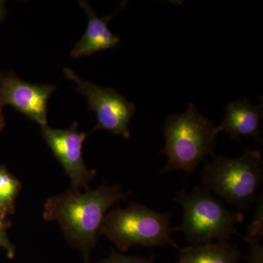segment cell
I'll return each instance as SVG.
<instances>
[{
	"label": "cell",
	"mask_w": 263,
	"mask_h": 263,
	"mask_svg": "<svg viewBox=\"0 0 263 263\" xmlns=\"http://www.w3.org/2000/svg\"><path fill=\"white\" fill-rule=\"evenodd\" d=\"M129 195L119 185L103 184L85 193L70 190L48 198L43 216L46 221L58 222L66 239L82 252L88 262L91 250L98 245L99 230L107 211Z\"/></svg>",
	"instance_id": "6da1fadb"
},
{
	"label": "cell",
	"mask_w": 263,
	"mask_h": 263,
	"mask_svg": "<svg viewBox=\"0 0 263 263\" xmlns=\"http://www.w3.org/2000/svg\"><path fill=\"white\" fill-rule=\"evenodd\" d=\"M165 145L161 155L167 164L161 174L182 171L193 174L208 156L214 155L218 132L210 119L200 114L193 103L181 115H170L164 123Z\"/></svg>",
	"instance_id": "7a4b0ae2"
},
{
	"label": "cell",
	"mask_w": 263,
	"mask_h": 263,
	"mask_svg": "<svg viewBox=\"0 0 263 263\" xmlns=\"http://www.w3.org/2000/svg\"><path fill=\"white\" fill-rule=\"evenodd\" d=\"M174 201L183 209L182 222L175 233H182L191 246L228 241L245 219L243 212H231L206 188L178 192Z\"/></svg>",
	"instance_id": "3957f363"
},
{
	"label": "cell",
	"mask_w": 263,
	"mask_h": 263,
	"mask_svg": "<svg viewBox=\"0 0 263 263\" xmlns=\"http://www.w3.org/2000/svg\"><path fill=\"white\" fill-rule=\"evenodd\" d=\"M212 157L201 173L204 186L238 210L250 209L258 200L257 191L263 180L260 152L245 149L235 158L215 155Z\"/></svg>",
	"instance_id": "277c9868"
},
{
	"label": "cell",
	"mask_w": 263,
	"mask_h": 263,
	"mask_svg": "<svg viewBox=\"0 0 263 263\" xmlns=\"http://www.w3.org/2000/svg\"><path fill=\"white\" fill-rule=\"evenodd\" d=\"M172 216V213L132 202L126 209L115 208L106 214L98 235H105L122 252L135 246L178 248L172 237L174 228L170 226Z\"/></svg>",
	"instance_id": "5b68a950"
},
{
	"label": "cell",
	"mask_w": 263,
	"mask_h": 263,
	"mask_svg": "<svg viewBox=\"0 0 263 263\" xmlns=\"http://www.w3.org/2000/svg\"><path fill=\"white\" fill-rule=\"evenodd\" d=\"M63 72L69 80L75 83L78 92L84 95L90 110L96 114L98 122L90 133L108 130L126 139L129 138V125L136 112L135 104L117 90L84 80L68 67H65Z\"/></svg>",
	"instance_id": "8992f818"
},
{
	"label": "cell",
	"mask_w": 263,
	"mask_h": 263,
	"mask_svg": "<svg viewBox=\"0 0 263 263\" xmlns=\"http://www.w3.org/2000/svg\"><path fill=\"white\" fill-rule=\"evenodd\" d=\"M41 127L43 138L70 178L71 190H88L96 171L88 168L83 159V143L87 133L79 131L77 122L67 129H53L48 124Z\"/></svg>",
	"instance_id": "52a82bcc"
},
{
	"label": "cell",
	"mask_w": 263,
	"mask_h": 263,
	"mask_svg": "<svg viewBox=\"0 0 263 263\" xmlns=\"http://www.w3.org/2000/svg\"><path fill=\"white\" fill-rule=\"evenodd\" d=\"M57 89L51 84H36L21 80L14 75L0 80V98L41 127L47 125L48 103Z\"/></svg>",
	"instance_id": "ba28073f"
},
{
	"label": "cell",
	"mask_w": 263,
	"mask_h": 263,
	"mask_svg": "<svg viewBox=\"0 0 263 263\" xmlns=\"http://www.w3.org/2000/svg\"><path fill=\"white\" fill-rule=\"evenodd\" d=\"M79 5L87 15V27L83 37L72 48L70 56L74 59L91 56L99 51L119 46L121 42L120 37L110 32L108 23L118 13L125 8L127 2H122L113 13L103 17H99L88 2L79 1Z\"/></svg>",
	"instance_id": "9c48e42d"
},
{
	"label": "cell",
	"mask_w": 263,
	"mask_h": 263,
	"mask_svg": "<svg viewBox=\"0 0 263 263\" xmlns=\"http://www.w3.org/2000/svg\"><path fill=\"white\" fill-rule=\"evenodd\" d=\"M262 103L252 105L247 98L232 102L227 106L224 119L216 131L228 133L230 139L239 143L242 138H252L262 144Z\"/></svg>",
	"instance_id": "30bf717a"
},
{
	"label": "cell",
	"mask_w": 263,
	"mask_h": 263,
	"mask_svg": "<svg viewBox=\"0 0 263 263\" xmlns=\"http://www.w3.org/2000/svg\"><path fill=\"white\" fill-rule=\"evenodd\" d=\"M176 263H240V251L229 242H213L206 245L179 248Z\"/></svg>",
	"instance_id": "8fae6325"
},
{
	"label": "cell",
	"mask_w": 263,
	"mask_h": 263,
	"mask_svg": "<svg viewBox=\"0 0 263 263\" xmlns=\"http://www.w3.org/2000/svg\"><path fill=\"white\" fill-rule=\"evenodd\" d=\"M21 190L20 181L0 164V215L4 219L14 214L15 201Z\"/></svg>",
	"instance_id": "7c38bea8"
},
{
	"label": "cell",
	"mask_w": 263,
	"mask_h": 263,
	"mask_svg": "<svg viewBox=\"0 0 263 263\" xmlns=\"http://www.w3.org/2000/svg\"><path fill=\"white\" fill-rule=\"evenodd\" d=\"M257 207L252 221L249 223L247 233L243 237L248 243L258 242L262 243L263 239V197H259L257 201Z\"/></svg>",
	"instance_id": "4fadbf2b"
},
{
	"label": "cell",
	"mask_w": 263,
	"mask_h": 263,
	"mask_svg": "<svg viewBox=\"0 0 263 263\" xmlns=\"http://www.w3.org/2000/svg\"><path fill=\"white\" fill-rule=\"evenodd\" d=\"M96 263H155V258L143 257L140 256H128L124 254L112 252L106 258L101 259Z\"/></svg>",
	"instance_id": "5bb4252c"
},
{
	"label": "cell",
	"mask_w": 263,
	"mask_h": 263,
	"mask_svg": "<svg viewBox=\"0 0 263 263\" xmlns=\"http://www.w3.org/2000/svg\"><path fill=\"white\" fill-rule=\"evenodd\" d=\"M7 226L8 224L5 221V219L0 215V247L5 249L8 257L12 259L14 257L15 249L14 245L10 241L7 235Z\"/></svg>",
	"instance_id": "9a60e30c"
},
{
	"label": "cell",
	"mask_w": 263,
	"mask_h": 263,
	"mask_svg": "<svg viewBox=\"0 0 263 263\" xmlns=\"http://www.w3.org/2000/svg\"><path fill=\"white\" fill-rule=\"evenodd\" d=\"M250 251L247 259L249 263H263V245L262 243L254 242L249 243Z\"/></svg>",
	"instance_id": "2e32d148"
},
{
	"label": "cell",
	"mask_w": 263,
	"mask_h": 263,
	"mask_svg": "<svg viewBox=\"0 0 263 263\" xmlns=\"http://www.w3.org/2000/svg\"><path fill=\"white\" fill-rule=\"evenodd\" d=\"M5 15L4 2L0 1V21L3 18Z\"/></svg>",
	"instance_id": "e0dca14e"
},
{
	"label": "cell",
	"mask_w": 263,
	"mask_h": 263,
	"mask_svg": "<svg viewBox=\"0 0 263 263\" xmlns=\"http://www.w3.org/2000/svg\"><path fill=\"white\" fill-rule=\"evenodd\" d=\"M3 102H2L1 98H0V132H1L3 126V114H2V106H3Z\"/></svg>",
	"instance_id": "ac0fdd59"
}]
</instances>
